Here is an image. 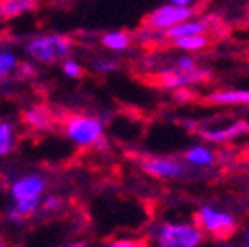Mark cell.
<instances>
[{
    "instance_id": "obj_5",
    "label": "cell",
    "mask_w": 249,
    "mask_h": 247,
    "mask_svg": "<svg viewBox=\"0 0 249 247\" xmlns=\"http://www.w3.org/2000/svg\"><path fill=\"white\" fill-rule=\"evenodd\" d=\"M141 168L157 180H180L190 170L182 159L176 157H142Z\"/></svg>"
},
{
    "instance_id": "obj_22",
    "label": "cell",
    "mask_w": 249,
    "mask_h": 247,
    "mask_svg": "<svg viewBox=\"0 0 249 247\" xmlns=\"http://www.w3.org/2000/svg\"><path fill=\"white\" fill-rule=\"evenodd\" d=\"M198 64H196V59L190 55V53H182V55H176L174 59H172V70H176V71H190V70H194Z\"/></svg>"
},
{
    "instance_id": "obj_16",
    "label": "cell",
    "mask_w": 249,
    "mask_h": 247,
    "mask_svg": "<svg viewBox=\"0 0 249 247\" xmlns=\"http://www.w3.org/2000/svg\"><path fill=\"white\" fill-rule=\"evenodd\" d=\"M176 50L184 53H192V52H202L210 46V34H196V36H182L168 40Z\"/></svg>"
},
{
    "instance_id": "obj_30",
    "label": "cell",
    "mask_w": 249,
    "mask_h": 247,
    "mask_svg": "<svg viewBox=\"0 0 249 247\" xmlns=\"http://www.w3.org/2000/svg\"><path fill=\"white\" fill-rule=\"evenodd\" d=\"M226 247H233V245H226ZM243 247H247V245H243Z\"/></svg>"
},
{
    "instance_id": "obj_12",
    "label": "cell",
    "mask_w": 249,
    "mask_h": 247,
    "mask_svg": "<svg viewBox=\"0 0 249 247\" xmlns=\"http://www.w3.org/2000/svg\"><path fill=\"white\" fill-rule=\"evenodd\" d=\"M182 160L186 162L188 168H198V170H208L215 164V152L212 150V146H208L206 142L202 144H192L190 148H186Z\"/></svg>"
},
{
    "instance_id": "obj_3",
    "label": "cell",
    "mask_w": 249,
    "mask_h": 247,
    "mask_svg": "<svg viewBox=\"0 0 249 247\" xmlns=\"http://www.w3.org/2000/svg\"><path fill=\"white\" fill-rule=\"evenodd\" d=\"M192 222L202 229L206 237H212L215 241L231 239L239 228L237 220L230 212L215 206H200L192 215Z\"/></svg>"
},
{
    "instance_id": "obj_1",
    "label": "cell",
    "mask_w": 249,
    "mask_h": 247,
    "mask_svg": "<svg viewBox=\"0 0 249 247\" xmlns=\"http://www.w3.org/2000/svg\"><path fill=\"white\" fill-rule=\"evenodd\" d=\"M206 235L192 220H164L150 228L154 247H200Z\"/></svg>"
},
{
    "instance_id": "obj_25",
    "label": "cell",
    "mask_w": 249,
    "mask_h": 247,
    "mask_svg": "<svg viewBox=\"0 0 249 247\" xmlns=\"http://www.w3.org/2000/svg\"><path fill=\"white\" fill-rule=\"evenodd\" d=\"M174 97L178 99V101H186V103H188V101H192L194 97H196V93H194V91L190 89V87H184V89H176L174 91Z\"/></svg>"
},
{
    "instance_id": "obj_23",
    "label": "cell",
    "mask_w": 249,
    "mask_h": 247,
    "mask_svg": "<svg viewBox=\"0 0 249 247\" xmlns=\"http://www.w3.org/2000/svg\"><path fill=\"white\" fill-rule=\"evenodd\" d=\"M117 68H119V64L109 57H95L91 61V70L97 73H109V71H115Z\"/></svg>"
},
{
    "instance_id": "obj_28",
    "label": "cell",
    "mask_w": 249,
    "mask_h": 247,
    "mask_svg": "<svg viewBox=\"0 0 249 247\" xmlns=\"http://www.w3.org/2000/svg\"><path fill=\"white\" fill-rule=\"evenodd\" d=\"M0 247H12V245L6 241V237H4V235H0Z\"/></svg>"
},
{
    "instance_id": "obj_14",
    "label": "cell",
    "mask_w": 249,
    "mask_h": 247,
    "mask_svg": "<svg viewBox=\"0 0 249 247\" xmlns=\"http://www.w3.org/2000/svg\"><path fill=\"white\" fill-rule=\"evenodd\" d=\"M40 204H42V198H30V200H16L10 208H6L4 212V218L12 224H22L26 222L28 218L40 210Z\"/></svg>"
},
{
    "instance_id": "obj_11",
    "label": "cell",
    "mask_w": 249,
    "mask_h": 247,
    "mask_svg": "<svg viewBox=\"0 0 249 247\" xmlns=\"http://www.w3.org/2000/svg\"><path fill=\"white\" fill-rule=\"evenodd\" d=\"M206 105L217 107H249V91L247 89H215L204 97Z\"/></svg>"
},
{
    "instance_id": "obj_29",
    "label": "cell",
    "mask_w": 249,
    "mask_h": 247,
    "mask_svg": "<svg viewBox=\"0 0 249 247\" xmlns=\"http://www.w3.org/2000/svg\"><path fill=\"white\" fill-rule=\"evenodd\" d=\"M243 245H247L249 247V228L245 229V233H243Z\"/></svg>"
},
{
    "instance_id": "obj_4",
    "label": "cell",
    "mask_w": 249,
    "mask_h": 247,
    "mask_svg": "<svg viewBox=\"0 0 249 247\" xmlns=\"http://www.w3.org/2000/svg\"><path fill=\"white\" fill-rule=\"evenodd\" d=\"M26 53L30 59L38 61V64H57V61L70 57L73 50L71 38L64 34H46V36H36L30 38L24 46Z\"/></svg>"
},
{
    "instance_id": "obj_26",
    "label": "cell",
    "mask_w": 249,
    "mask_h": 247,
    "mask_svg": "<svg viewBox=\"0 0 249 247\" xmlns=\"http://www.w3.org/2000/svg\"><path fill=\"white\" fill-rule=\"evenodd\" d=\"M194 2H196V0H168V4L184 6V8H194Z\"/></svg>"
},
{
    "instance_id": "obj_24",
    "label": "cell",
    "mask_w": 249,
    "mask_h": 247,
    "mask_svg": "<svg viewBox=\"0 0 249 247\" xmlns=\"http://www.w3.org/2000/svg\"><path fill=\"white\" fill-rule=\"evenodd\" d=\"M61 206H64V200H61L59 196H53V194H50V196H46V198L42 200V204H40V210H44V212H57Z\"/></svg>"
},
{
    "instance_id": "obj_6",
    "label": "cell",
    "mask_w": 249,
    "mask_h": 247,
    "mask_svg": "<svg viewBox=\"0 0 249 247\" xmlns=\"http://www.w3.org/2000/svg\"><path fill=\"white\" fill-rule=\"evenodd\" d=\"M210 79H212V71L206 68H200V66H196L190 71H176L172 68H166L157 75V85L176 91V89H184V87H194L198 83H208Z\"/></svg>"
},
{
    "instance_id": "obj_17",
    "label": "cell",
    "mask_w": 249,
    "mask_h": 247,
    "mask_svg": "<svg viewBox=\"0 0 249 247\" xmlns=\"http://www.w3.org/2000/svg\"><path fill=\"white\" fill-rule=\"evenodd\" d=\"M131 42H133V36L129 32H124V30H113V32L103 34L101 38L103 48L111 52H127L131 48Z\"/></svg>"
},
{
    "instance_id": "obj_15",
    "label": "cell",
    "mask_w": 249,
    "mask_h": 247,
    "mask_svg": "<svg viewBox=\"0 0 249 247\" xmlns=\"http://www.w3.org/2000/svg\"><path fill=\"white\" fill-rule=\"evenodd\" d=\"M40 0H0V18L12 20L26 12H32Z\"/></svg>"
},
{
    "instance_id": "obj_18",
    "label": "cell",
    "mask_w": 249,
    "mask_h": 247,
    "mask_svg": "<svg viewBox=\"0 0 249 247\" xmlns=\"http://www.w3.org/2000/svg\"><path fill=\"white\" fill-rule=\"evenodd\" d=\"M16 148V129L10 121H0V159L8 157Z\"/></svg>"
},
{
    "instance_id": "obj_10",
    "label": "cell",
    "mask_w": 249,
    "mask_h": 247,
    "mask_svg": "<svg viewBox=\"0 0 249 247\" xmlns=\"http://www.w3.org/2000/svg\"><path fill=\"white\" fill-rule=\"evenodd\" d=\"M22 121L28 129H32L36 133H50L55 129V115L46 107V105H32L24 109Z\"/></svg>"
},
{
    "instance_id": "obj_27",
    "label": "cell",
    "mask_w": 249,
    "mask_h": 247,
    "mask_svg": "<svg viewBox=\"0 0 249 247\" xmlns=\"http://www.w3.org/2000/svg\"><path fill=\"white\" fill-rule=\"evenodd\" d=\"M61 247H91V245H87L85 241H70V243L61 245Z\"/></svg>"
},
{
    "instance_id": "obj_13",
    "label": "cell",
    "mask_w": 249,
    "mask_h": 247,
    "mask_svg": "<svg viewBox=\"0 0 249 247\" xmlns=\"http://www.w3.org/2000/svg\"><path fill=\"white\" fill-rule=\"evenodd\" d=\"M212 22L208 18H196L192 16L190 20H184L176 26H172L170 30L164 32L166 40H174V38H182V36H196V34H210Z\"/></svg>"
},
{
    "instance_id": "obj_8",
    "label": "cell",
    "mask_w": 249,
    "mask_h": 247,
    "mask_svg": "<svg viewBox=\"0 0 249 247\" xmlns=\"http://www.w3.org/2000/svg\"><path fill=\"white\" fill-rule=\"evenodd\" d=\"M194 14H196V8L160 4L146 16L144 26H148L152 30H159V32H166V30H170L172 26H176V24H180L184 20H190Z\"/></svg>"
},
{
    "instance_id": "obj_9",
    "label": "cell",
    "mask_w": 249,
    "mask_h": 247,
    "mask_svg": "<svg viewBox=\"0 0 249 247\" xmlns=\"http://www.w3.org/2000/svg\"><path fill=\"white\" fill-rule=\"evenodd\" d=\"M48 188V180L44 174H24L18 180L10 184V198L12 202L16 200H30V198H42V194Z\"/></svg>"
},
{
    "instance_id": "obj_20",
    "label": "cell",
    "mask_w": 249,
    "mask_h": 247,
    "mask_svg": "<svg viewBox=\"0 0 249 247\" xmlns=\"http://www.w3.org/2000/svg\"><path fill=\"white\" fill-rule=\"evenodd\" d=\"M59 68H61V71H64V75L70 77V79H81V77H83V71H85L83 66L79 64L77 59H73V57L61 59Z\"/></svg>"
},
{
    "instance_id": "obj_19",
    "label": "cell",
    "mask_w": 249,
    "mask_h": 247,
    "mask_svg": "<svg viewBox=\"0 0 249 247\" xmlns=\"http://www.w3.org/2000/svg\"><path fill=\"white\" fill-rule=\"evenodd\" d=\"M18 57L12 53V52H6V50H0V83L6 81L10 77V73L16 71L18 68Z\"/></svg>"
},
{
    "instance_id": "obj_7",
    "label": "cell",
    "mask_w": 249,
    "mask_h": 247,
    "mask_svg": "<svg viewBox=\"0 0 249 247\" xmlns=\"http://www.w3.org/2000/svg\"><path fill=\"white\" fill-rule=\"evenodd\" d=\"M198 135L206 141V144H231L237 139L249 135V121L245 119H235L226 125H217V127H200Z\"/></svg>"
},
{
    "instance_id": "obj_2",
    "label": "cell",
    "mask_w": 249,
    "mask_h": 247,
    "mask_svg": "<svg viewBox=\"0 0 249 247\" xmlns=\"http://www.w3.org/2000/svg\"><path fill=\"white\" fill-rule=\"evenodd\" d=\"M64 135L70 139L71 144L79 148H93L105 144V125L103 119L87 113H70L61 121Z\"/></svg>"
},
{
    "instance_id": "obj_21",
    "label": "cell",
    "mask_w": 249,
    "mask_h": 247,
    "mask_svg": "<svg viewBox=\"0 0 249 247\" xmlns=\"http://www.w3.org/2000/svg\"><path fill=\"white\" fill-rule=\"evenodd\" d=\"M101 247H148V243L144 239H139V237H113V239H107Z\"/></svg>"
}]
</instances>
